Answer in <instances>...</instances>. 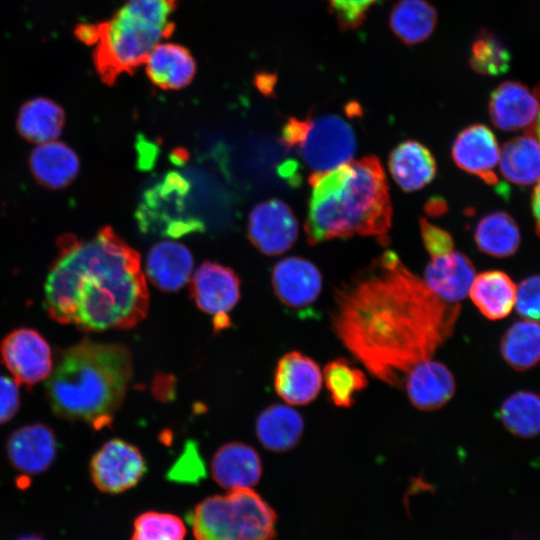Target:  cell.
I'll use <instances>...</instances> for the list:
<instances>
[{"instance_id":"7c38bea8","label":"cell","mask_w":540,"mask_h":540,"mask_svg":"<svg viewBox=\"0 0 540 540\" xmlns=\"http://www.w3.org/2000/svg\"><path fill=\"white\" fill-rule=\"evenodd\" d=\"M489 116L495 127L504 131L532 132L540 112V95L536 87L518 81H505L491 93Z\"/></svg>"},{"instance_id":"b9f144b4","label":"cell","mask_w":540,"mask_h":540,"mask_svg":"<svg viewBox=\"0 0 540 540\" xmlns=\"http://www.w3.org/2000/svg\"><path fill=\"white\" fill-rule=\"evenodd\" d=\"M15 540H45V539L38 535H25V536L18 537Z\"/></svg>"},{"instance_id":"d6986e66","label":"cell","mask_w":540,"mask_h":540,"mask_svg":"<svg viewBox=\"0 0 540 540\" xmlns=\"http://www.w3.org/2000/svg\"><path fill=\"white\" fill-rule=\"evenodd\" d=\"M258 452L241 442L222 445L211 460V473L221 487L234 490L255 486L262 476Z\"/></svg>"},{"instance_id":"4dcf8cb0","label":"cell","mask_w":540,"mask_h":540,"mask_svg":"<svg viewBox=\"0 0 540 540\" xmlns=\"http://www.w3.org/2000/svg\"><path fill=\"white\" fill-rule=\"evenodd\" d=\"M322 375L330 400L340 408H351L356 395L368 386L364 371L343 357L328 362Z\"/></svg>"},{"instance_id":"9c48e42d","label":"cell","mask_w":540,"mask_h":540,"mask_svg":"<svg viewBox=\"0 0 540 540\" xmlns=\"http://www.w3.org/2000/svg\"><path fill=\"white\" fill-rule=\"evenodd\" d=\"M89 471L99 491L119 494L137 485L147 466L136 446L122 439H111L93 455Z\"/></svg>"},{"instance_id":"ba28073f","label":"cell","mask_w":540,"mask_h":540,"mask_svg":"<svg viewBox=\"0 0 540 540\" xmlns=\"http://www.w3.org/2000/svg\"><path fill=\"white\" fill-rule=\"evenodd\" d=\"M0 359L13 380L28 389L46 380L53 369L49 343L32 328L21 327L8 333L0 343Z\"/></svg>"},{"instance_id":"30bf717a","label":"cell","mask_w":540,"mask_h":540,"mask_svg":"<svg viewBox=\"0 0 540 540\" xmlns=\"http://www.w3.org/2000/svg\"><path fill=\"white\" fill-rule=\"evenodd\" d=\"M190 292L196 306L213 316L215 332L231 325L228 313L240 299V280L232 269L204 262L191 279Z\"/></svg>"},{"instance_id":"83f0119b","label":"cell","mask_w":540,"mask_h":540,"mask_svg":"<svg viewBox=\"0 0 540 540\" xmlns=\"http://www.w3.org/2000/svg\"><path fill=\"white\" fill-rule=\"evenodd\" d=\"M64 111L54 101L38 97L21 107L17 128L21 135L34 143L56 140L64 125Z\"/></svg>"},{"instance_id":"8d00e7d4","label":"cell","mask_w":540,"mask_h":540,"mask_svg":"<svg viewBox=\"0 0 540 540\" xmlns=\"http://www.w3.org/2000/svg\"><path fill=\"white\" fill-rule=\"evenodd\" d=\"M420 229L424 247L431 258L454 251L453 239L446 230L431 224L426 219L420 220Z\"/></svg>"},{"instance_id":"ffe728a7","label":"cell","mask_w":540,"mask_h":540,"mask_svg":"<svg viewBox=\"0 0 540 540\" xmlns=\"http://www.w3.org/2000/svg\"><path fill=\"white\" fill-rule=\"evenodd\" d=\"M388 168L394 181L405 192H414L428 185L437 170L430 150L415 140L403 141L391 151Z\"/></svg>"},{"instance_id":"d4e9b609","label":"cell","mask_w":540,"mask_h":540,"mask_svg":"<svg viewBox=\"0 0 540 540\" xmlns=\"http://www.w3.org/2000/svg\"><path fill=\"white\" fill-rule=\"evenodd\" d=\"M499 169L509 182L529 186L540 181V143L532 132L508 140L500 150Z\"/></svg>"},{"instance_id":"d590c367","label":"cell","mask_w":540,"mask_h":540,"mask_svg":"<svg viewBox=\"0 0 540 540\" xmlns=\"http://www.w3.org/2000/svg\"><path fill=\"white\" fill-rule=\"evenodd\" d=\"M515 307L524 319L540 323V275L530 276L519 284Z\"/></svg>"},{"instance_id":"6da1fadb","label":"cell","mask_w":540,"mask_h":540,"mask_svg":"<svg viewBox=\"0 0 540 540\" xmlns=\"http://www.w3.org/2000/svg\"><path fill=\"white\" fill-rule=\"evenodd\" d=\"M459 303L437 297L390 250L336 289L332 327L381 382L402 389L407 373L452 336Z\"/></svg>"},{"instance_id":"484cf974","label":"cell","mask_w":540,"mask_h":540,"mask_svg":"<svg viewBox=\"0 0 540 540\" xmlns=\"http://www.w3.org/2000/svg\"><path fill=\"white\" fill-rule=\"evenodd\" d=\"M30 165L35 178L50 188L68 185L79 171L76 153L56 140L38 144L31 154Z\"/></svg>"},{"instance_id":"ac0fdd59","label":"cell","mask_w":540,"mask_h":540,"mask_svg":"<svg viewBox=\"0 0 540 540\" xmlns=\"http://www.w3.org/2000/svg\"><path fill=\"white\" fill-rule=\"evenodd\" d=\"M475 268L464 254L452 251L433 257L424 271V283L440 299L459 303L469 295Z\"/></svg>"},{"instance_id":"836d02e7","label":"cell","mask_w":540,"mask_h":540,"mask_svg":"<svg viewBox=\"0 0 540 540\" xmlns=\"http://www.w3.org/2000/svg\"><path fill=\"white\" fill-rule=\"evenodd\" d=\"M185 535L186 528L180 517L147 511L134 520L131 540H184Z\"/></svg>"},{"instance_id":"52a82bcc","label":"cell","mask_w":540,"mask_h":540,"mask_svg":"<svg viewBox=\"0 0 540 540\" xmlns=\"http://www.w3.org/2000/svg\"><path fill=\"white\" fill-rule=\"evenodd\" d=\"M306 120L303 138L294 149L312 174L332 170L352 160L357 141L346 120L335 114Z\"/></svg>"},{"instance_id":"60d3db41","label":"cell","mask_w":540,"mask_h":540,"mask_svg":"<svg viewBox=\"0 0 540 540\" xmlns=\"http://www.w3.org/2000/svg\"><path fill=\"white\" fill-rule=\"evenodd\" d=\"M532 131H534L536 138L538 139L540 143V112Z\"/></svg>"},{"instance_id":"5b68a950","label":"cell","mask_w":540,"mask_h":540,"mask_svg":"<svg viewBox=\"0 0 540 540\" xmlns=\"http://www.w3.org/2000/svg\"><path fill=\"white\" fill-rule=\"evenodd\" d=\"M175 8L176 0H128L108 21L81 24L75 34L94 46L96 71L112 85L120 75L144 64L160 41L172 34Z\"/></svg>"},{"instance_id":"603a6c76","label":"cell","mask_w":540,"mask_h":540,"mask_svg":"<svg viewBox=\"0 0 540 540\" xmlns=\"http://www.w3.org/2000/svg\"><path fill=\"white\" fill-rule=\"evenodd\" d=\"M152 83L162 89H180L194 77L196 65L189 51L172 43H160L149 54L145 63Z\"/></svg>"},{"instance_id":"f1b7e54d","label":"cell","mask_w":540,"mask_h":540,"mask_svg":"<svg viewBox=\"0 0 540 540\" xmlns=\"http://www.w3.org/2000/svg\"><path fill=\"white\" fill-rule=\"evenodd\" d=\"M474 239L483 253L505 258L519 248L521 237L515 220L506 212H492L477 224Z\"/></svg>"},{"instance_id":"44dd1931","label":"cell","mask_w":540,"mask_h":540,"mask_svg":"<svg viewBox=\"0 0 540 540\" xmlns=\"http://www.w3.org/2000/svg\"><path fill=\"white\" fill-rule=\"evenodd\" d=\"M193 267L190 251L173 241L157 243L149 251L146 272L159 289L172 292L182 288L188 281Z\"/></svg>"},{"instance_id":"f35d334b","label":"cell","mask_w":540,"mask_h":540,"mask_svg":"<svg viewBox=\"0 0 540 540\" xmlns=\"http://www.w3.org/2000/svg\"><path fill=\"white\" fill-rule=\"evenodd\" d=\"M532 213L535 220L536 232L540 235V181L535 186L531 198Z\"/></svg>"},{"instance_id":"277c9868","label":"cell","mask_w":540,"mask_h":540,"mask_svg":"<svg viewBox=\"0 0 540 540\" xmlns=\"http://www.w3.org/2000/svg\"><path fill=\"white\" fill-rule=\"evenodd\" d=\"M132 375L126 346L84 338L60 352L46 379L48 403L57 417L101 430L111 425Z\"/></svg>"},{"instance_id":"8992f818","label":"cell","mask_w":540,"mask_h":540,"mask_svg":"<svg viewBox=\"0 0 540 540\" xmlns=\"http://www.w3.org/2000/svg\"><path fill=\"white\" fill-rule=\"evenodd\" d=\"M189 522L196 540H275L277 516L251 488L230 490L198 503Z\"/></svg>"},{"instance_id":"7a4b0ae2","label":"cell","mask_w":540,"mask_h":540,"mask_svg":"<svg viewBox=\"0 0 540 540\" xmlns=\"http://www.w3.org/2000/svg\"><path fill=\"white\" fill-rule=\"evenodd\" d=\"M50 318L85 332L129 329L147 315L140 256L110 227L90 240L65 236L44 286Z\"/></svg>"},{"instance_id":"1f68e13d","label":"cell","mask_w":540,"mask_h":540,"mask_svg":"<svg viewBox=\"0 0 540 540\" xmlns=\"http://www.w3.org/2000/svg\"><path fill=\"white\" fill-rule=\"evenodd\" d=\"M504 427L522 438L540 434V396L530 391H518L507 397L500 408Z\"/></svg>"},{"instance_id":"3957f363","label":"cell","mask_w":540,"mask_h":540,"mask_svg":"<svg viewBox=\"0 0 540 540\" xmlns=\"http://www.w3.org/2000/svg\"><path fill=\"white\" fill-rule=\"evenodd\" d=\"M308 181L312 190L304 228L310 244L354 235L386 237L392 205L377 157L365 156L313 173Z\"/></svg>"},{"instance_id":"d6a6232c","label":"cell","mask_w":540,"mask_h":540,"mask_svg":"<svg viewBox=\"0 0 540 540\" xmlns=\"http://www.w3.org/2000/svg\"><path fill=\"white\" fill-rule=\"evenodd\" d=\"M469 64L479 74L498 76L510 68L511 54L495 34L482 30L472 43Z\"/></svg>"},{"instance_id":"74e56055","label":"cell","mask_w":540,"mask_h":540,"mask_svg":"<svg viewBox=\"0 0 540 540\" xmlns=\"http://www.w3.org/2000/svg\"><path fill=\"white\" fill-rule=\"evenodd\" d=\"M19 406V385L13 378L0 375V425L12 419Z\"/></svg>"},{"instance_id":"ab89813d","label":"cell","mask_w":540,"mask_h":540,"mask_svg":"<svg viewBox=\"0 0 540 540\" xmlns=\"http://www.w3.org/2000/svg\"><path fill=\"white\" fill-rule=\"evenodd\" d=\"M425 210L430 215H439L447 210V205L445 201L440 200L439 198L431 199V201L426 204Z\"/></svg>"},{"instance_id":"4316f807","label":"cell","mask_w":540,"mask_h":540,"mask_svg":"<svg viewBox=\"0 0 540 540\" xmlns=\"http://www.w3.org/2000/svg\"><path fill=\"white\" fill-rule=\"evenodd\" d=\"M438 14L427 0H399L389 14V26L406 45L427 40L437 25Z\"/></svg>"},{"instance_id":"8fae6325","label":"cell","mask_w":540,"mask_h":540,"mask_svg":"<svg viewBox=\"0 0 540 540\" xmlns=\"http://www.w3.org/2000/svg\"><path fill=\"white\" fill-rule=\"evenodd\" d=\"M248 236L253 245L266 255L287 251L298 236V222L283 201L272 199L258 204L250 213Z\"/></svg>"},{"instance_id":"9a60e30c","label":"cell","mask_w":540,"mask_h":540,"mask_svg":"<svg viewBox=\"0 0 540 540\" xmlns=\"http://www.w3.org/2000/svg\"><path fill=\"white\" fill-rule=\"evenodd\" d=\"M57 453L54 431L43 423H33L15 430L7 441L11 465L23 475L45 472Z\"/></svg>"},{"instance_id":"e575fe53","label":"cell","mask_w":540,"mask_h":540,"mask_svg":"<svg viewBox=\"0 0 540 540\" xmlns=\"http://www.w3.org/2000/svg\"><path fill=\"white\" fill-rule=\"evenodd\" d=\"M383 0H328L340 28L344 31L358 28L370 8Z\"/></svg>"},{"instance_id":"5bb4252c","label":"cell","mask_w":540,"mask_h":540,"mask_svg":"<svg viewBox=\"0 0 540 540\" xmlns=\"http://www.w3.org/2000/svg\"><path fill=\"white\" fill-rule=\"evenodd\" d=\"M322 383L319 365L299 351L287 352L277 362L274 389L287 404H309L317 398Z\"/></svg>"},{"instance_id":"4fadbf2b","label":"cell","mask_w":540,"mask_h":540,"mask_svg":"<svg viewBox=\"0 0 540 540\" xmlns=\"http://www.w3.org/2000/svg\"><path fill=\"white\" fill-rule=\"evenodd\" d=\"M452 158L460 169L478 176L486 184H499L494 170L499 164L500 148L487 126L473 124L460 131L453 142Z\"/></svg>"},{"instance_id":"2e32d148","label":"cell","mask_w":540,"mask_h":540,"mask_svg":"<svg viewBox=\"0 0 540 540\" xmlns=\"http://www.w3.org/2000/svg\"><path fill=\"white\" fill-rule=\"evenodd\" d=\"M272 286L282 304L301 309L313 304L322 290V276L315 264L301 257L279 261L272 272Z\"/></svg>"},{"instance_id":"cb8c5ba5","label":"cell","mask_w":540,"mask_h":540,"mask_svg":"<svg viewBox=\"0 0 540 540\" xmlns=\"http://www.w3.org/2000/svg\"><path fill=\"white\" fill-rule=\"evenodd\" d=\"M516 290L515 283L505 272L489 270L475 276L469 296L484 317L500 320L515 307Z\"/></svg>"},{"instance_id":"e0dca14e","label":"cell","mask_w":540,"mask_h":540,"mask_svg":"<svg viewBox=\"0 0 540 540\" xmlns=\"http://www.w3.org/2000/svg\"><path fill=\"white\" fill-rule=\"evenodd\" d=\"M402 389L416 409L429 412L441 409L452 399L456 382L445 364L431 358L407 373Z\"/></svg>"},{"instance_id":"7402d4cb","label":"cell","mask_w":540,"mask_h":540,"mask_svg":"<svg viewBox=\"0 0 540 540\" xmlns=\"http://www.w3.org/2000/svg\"><path fill=\"white\" fill-rule=\"evenodd\" d=\"M302 415L292 407L273 404L265 408L256 419V435L262 446L273 452L293 449L304 432Z\"/></svg>"},{"instance_id":"f546056e","label":"cell","mask_w":540,"mask_h":540,"mask_svg":"<svg viewBox=\"0 0 540 540\" xmlns=\"http://www.w3.org/2000/svg\"><path fill=\"white\" fill-rule=\"evenodd\" d=\"M500 351L506 363L516 370L536 366L540 362V323L526 319L513 323L501 339Z\"/></svg>"}]
</instances>
